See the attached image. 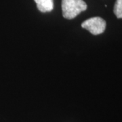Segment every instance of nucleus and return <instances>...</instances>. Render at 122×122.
Instances as JSON below:
<instances>
[{
    "label": "nucleus",
    "mask_w": 122,
    "mask_h": 122,
    "mask_svg": "<svg viewBox=\"0 0 122 122\" xmlns=\"http://www.w3.org/2000/svg\"><path fill=\"white\" fill-rule=\"evenodd\" d=\"M87 8L83 0H62V11L63 17L73 19Z\"/></svg>",
    "instance_id": "f257e3e1"
},
{
    "label": "nucleus",
    "mask_w": 122,
    "mask_h": 122,
    "mask_svg": "<svg viewBox=\"0 0 122 122\" xmlns=\"http://www.w3.org/2000/svg\"><path fill=\"white\" fill-rule=\"evenodd\" d=\"M81 26L93 35H99L105 30L106 22L100 17L90 18L85 20L81 24Z\"/></svg>",
    "instance_id": "f03ea898"
},
{
    "label": "nucleus",
    "mask_w": 122,
    "mask_h": 122,
    "mask_svg": "<svg viewBox=\"0 0 122 122\" xmlns=\"http://www.w3.org/2000/svg\"><path fill=\"white\" fill-rule=\"evenodd\" d=\"M37 4V9L41 12H51L54 8L53 0H34Z\"/></svg>",
    "instance_id": "7ed1b4c3"
},
{
    "label": "nucleus",
    "mask_w": 122,
    "mask_h": 122,
    "mask_svg": "<svg viewBox=\"0 0 122 122\" xmlns=\"http://www.w3.org/2000/svg\"><path fill=\"white\" fill-rule=\"evenodd\" d=\"M114 14L118 18H122V0H116L114 5Z\"/></svg>",
    "instance_id": "20e7f679"
}]
</instances>
